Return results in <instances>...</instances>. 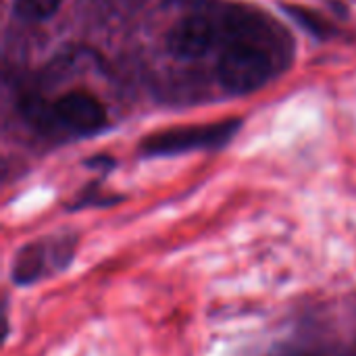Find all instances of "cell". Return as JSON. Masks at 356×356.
<instances>
[{
    "mask_svg": "<svg viewBox=\"0 0 356 356\" xmlns=\"http://www.w3.org/2000/svg\"><path fill=\"white\" fill-rule=\"evenodd\" d=\"M240 119H225L219 123L186 125L165 131L150 134L140 144V154L144 156H175L194 150H215L225 146L240 129Z\"/></svg>",
    "mask_w": 356,
    "mask_h": 356,
    "instance_id": "cell-1",
    "label": "cell"
},
{
    "mask_svg": "<svg viewBox=\"0 0 356 356\" xmlns=\"http://www.w3.org/2000/svg\"><path fill=\"white\" fill-rule=\"evenodd\" d=\"M273 73L271 56L248 40H234L219 58V81L229 94H250Z\"/></svg>",
    "mask_w": 356,
    "mask_h": 356,
    "instance_id": "cell-2",
    "label": "cell"
},
{
    "mask_svg": "<svg viewBox=\"0 0 356 356\" xmlns=\"http://www.w3.org/2000/svg\"><path fill=\"white\" fill-rule=\"evenodd\" d=\"M52 115L56 125L79 136L96 134L106 125V108L102 102L81 90L58 96L52 104Z\"/></svg>",
    "mask_w": 356,
    "mask_h": 356,
    "instance_id": "cell-3",
    "label": "cell"
},
{
    "mask_svg": "<svg viewBox=\"0 0 356 356\" xmlns=\"http://www.w3.org/2000/svg\"><path fill=\"white\" fill-rule=\"evenodd\" d=\"M217 29L204 15H188L179 19L167 33V48L175 58H202L215 44Z\"/></svg>",
    "mask_w": 356,
    "mask_h": 356,
    "instance_id": "cell-4",
    "label": "cell"
},
{
    "mask_svg": "<svg viewBox=\"0 0 356 356\" xmlns=\"http://www.w3.org/2000/svg\"><path fill=\"white\" fill-rule=\"evenodd\" d=\"M52 267V259H50V248L44 246V244H27L23 246L17 254H15V261H13V282L17 286H31L35 284L44 273H46V267Z\"/></svg>",
    "mask_w": 356,
    "mask_h": 356,
    "instance_id": "cell-5",
    "label": "cell"
},
{
    "mask_svg": "<svg viewBox=\"0 0 356 356\" xmlns=\"http://www.w3.org/2000/svg\"><path fill=\"white\" fill-rule=\"evenodd\" d=\"M13 6L27 21H46L58 10L60 0H13Z\"/></svg>",
    "mask_w": 356,
    "mask_h": 356,
    "instance_id": "cell-6",
    "label": "cell"
},
{
    "mask_svg": "<svg viewBox=\"0 0 356 356\" xmlns=\"http://www.w3.org/2000/svg\"><path fill=\"white\" fill-rule=\"evenodd\" d=\"M286 10L292 15L294 21H298L305 29H309L313 35H319V38H325L332 33V27L315 13L307 10V8H300V6H286Z\"/></svg>",
    "mask_w": 356,
    "mask_h": 356,
    "instance_id": "cell-7",
    "label": "cell"
},
{
    "mask_svg": "<svg viewBox=\"0 0 356 356\" xmlns=\"http://www.w3.org/2000/svg\"><path fill=\"white\" fill-rule=\"evenodd\" d=\"M280 356H319L317 353L305 350V348H284Z\"/></svg>",
    "mask_w": 356,
    "mask_h": 356,
    "instance_id": "cell-8",
    "label": "cell"
}]
</instances>
